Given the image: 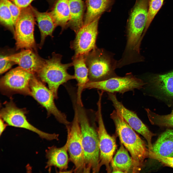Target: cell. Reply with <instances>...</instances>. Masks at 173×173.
Wrapping results in <instances>:
<instances>
[{
    "label": "cell",
    "mask_w": 173,
    "mask_h": 173,
    "mask_svg": "<svg viewBox=\"0 0 173 173\" xmlns=\"http://www.w3.org/2000/svg\"><path fill=\"white\" fill-rule=\"evenodd\" d=\"M31 96L46 110L48 115H52L60 123L67 126L71 123L65 114L59 111L54 101L55 99L52 92L42 82L34 76L30 83Z\"/></svg>",
    "instance_id": "cell-9"
},
{
    "label": "cell",
    "mask_w": 173,
    "mask_h": 173,
    "mask_svg": "<svg viewBox=\"0 0 173 173\" xmlns=\"http://www.w3.org/2000/svg\"><path fill=\"white\" fill-rule=\"evenodd\" d=\"M164 0H149L146 27L143 35L145 33L154 17L162 6Z\"/></svg>",
    "instance_id": "cell-27"
},
{
    "label": "cell",
    "mask_w": 173,
    "mask_h": 173,
    "mask_svg": "<svg viewBox=\"0 0 173 173\" xmlns=\"http://www.w3.org/2000/svg\"><path fill=\"white\" fill-rule=\"evenodd\" d=\"M49 13L56 26L65 28L70 19L68 0H58Z\"/></svg>",
    "instance_id": "cell-22"
},
{
    "label": "cell",
    "mask_w": 173,
    "mask_h": 173,
    "mask_svg": "<svg viewBox=\"0 0 173 173\" xmlns=\"http://www.w3.org/2000/svg\"><path fill=\"white\" fill-rule=\"evenodd\" d=\"M31 7L40 32V47L46 37L52 36L53 33L56 26L49 12H40L35 8Z\"/></svg>",
    "instance_id": "cell-18"
},
{
    "label": "cell",
    "mask_w": 173,
    "mask_h": 173,
    "mask_svg": "<svg viewBox=\"0 0 173 173\" xmlns=\"http://www.w3.org/2000/svg\"><path fill=\"white\" fill-rule=\"evenodd\" d=\"M0 73L2 74L10 69L14 63L8 58V56H0Z\"/></svg>",
    "instance_id": "cell-30"
},
{
    "label": "cell",
    "mask_w": 173,
    "mask_h": 173,
    "mask_svg": "<svg viewBox=\"0 0 173 173\" xmlns=\"http://www.w3.org/2000/svg\"><path fill=\"white\" fill-rule=\"evenodd\" d=\"M70 19L67 25L76 34L84 25V6L82 0H68Z\"/></svg>",
    "instance_id": "cell-23"
},
{
    "label": "cell",
    "mask_w": 173,
    "mask_h": 173,
    "mask_svg": "<svg viewBox=\"0 0 173 173\" xmlns=\"http://www.w3.org/2000/svg\"><path fill=\"white\" fill-rule=\"evenodd\" d=\"M34 75L19 67L12 69L1 79L2 92L9 95L19 93L31 96L30 83Z\"/></svg>",
    "instance_id": "cell-11"
},
{
    "label": "cell",
    "mask_w": 173,
    "mask_h": 173,
    "mask_svg": "<svg viewBox=\"0 0 173 173\" xmlns=\"http://www.w3.org/2000/svg\"><path fill=\"white\" fill-rule=\"evenodd\" d=\"M149 151L162 156L173 157V130H167L161 134Z\"/></svg>",
    "instance_id": "cell-20"
},
{
    "label": "cell",
    "mask_w": 173,
    "mask_h": 173,
    "mask_svg": "<svg viewBox=\"0 0 173 173\" xmlns=\"http://www.w3.org/2000/svg\"><path fill=\"white\" fill-rule=\"evenodd\" d=\"M84 152L83 173H98L99 167L100 151L97 130L90 123L83 106L77 105Z\"/></svg>",
    "instance_id": "cell-2"
},
{
    "label": "cell",
    "mask_w": 173,
    "mask_h": 173,
    "mask_svg": "<svg viewBox=\"0 0 173 173\" xmlns=\"http://www.w3.org/2000/svg\"><path fill=\"white\" fill-rule=\"evenodd\" d=\"M99 17L88 24L84 25L76 33L70 47L74 52V56L86 54L96 47Z\"/></svg>",
    "instance_id": "cell-12"
},
{
    "label": "cell",
    "mask_w": 173,
    "mask_h": 173,
    "mask_svg": "<svg viewBox=\"0 0 173 173\" xmlns=\"http://www.w3.org/2000/svg\"><path fill=\"white\" fill-rule=\"evenodd\" d=\"M0 20L2 25L14 33L15 25L11 13L4 0H0Z\"/></svg>",
    "instance_id": "cell-26"
},
{
    "label": "cell",
    "mask_w": 173,
    "mask_h": 173,
    "mask_svg": "<svg viewBox=\"0 0 173 173\" xmlns=\"http://www.w3.org/2000/svg\"><path fill=\"white\" fill-rule=\"evenodd\" d=\"M98 110L96 112V120L98 124L97 129L100 151L99 164L100 168L105 166L108 173L111 171L110 164L116 148L115 137L111 136L107 132L103 122L101 112V101L97 103Z\"/></svg>",
    "instance_id": "cell-10"
},
{
    "label": "cell",
    "mask_w": 173,
    "mask_h": 173,
    "mask_svg": "<svg viewBox=\"0 0 173 173\" xmlns=\"http://www.w3.org/2000/svg\"><path fill=\"white\" fill-rule=\"evenodd\" d=\"M4 0L11 13L15 25L20 14L21 9L9 0Z\"/></svg>",
    "instance_id": "cell-29"
},
{
    "label": "cell",
    "mask_w": 173,
    "mask_h": 173,
    "mask_svg": "<svg viewBox=\"0 0 173 173\" xmlns=\"http://www.w3.org/2000/svg\"><path fill=\"white\" fill-rule=\"evenodd\" d=\"M62 58L61 55L54 53L51 58L44 60L42 67L37 74L41 81L47 84L56 99L58 98L59 86L70 80L75 79L74 75L67 72L73 66L72 62L63 64L61 62Z\"/></svg>",
    "instance_id": "cell-3"
},
{
    "label": "cell",
    "mask_w": 173,
    "mask_h": 173,
    "mask_svg": "<svg viewBox=\"0 0 173 173\" xmlns=\"http://www.w3.org/2000/svg\"><path fill=\"white\" fill-rule=\"evenodd\" d=\"M124 146L121 142L119 149L111 161L112 173H132V159Z\"/></svg>",
    "instance_id": "cell-19"
},
{
    "label": "cell",
    "mask_w": 173,
    "mask_h": 173,
    "mask_svg": "<svg viewBox=\"0 0 173 173\" xmlns=\"http://www.w3.org/2000/svg\"><path fill=\"white\" fill-rule=\"evenodd\" d=\"M5 106L1 110L0 117L9 125L26 129L41 137L44 132L37 128L27 120L25 111L18 108L12 100L6 103Z\"/></svg>",
    "instance_id": "cell-14"
},
{
    "label": "cell",
    "mask_w": 173,
    "mask_h": 173,
    "mask_svg": "<svg viewBox=\"0 0 173 173\" xmlns=\"http://www.w3.org/2000/svg\"><path fill=\"white\" fill-rule=\"evenodd\" d=\"M4 121L0 118V135H1L5 129L6 125L4 123Z\"/></svg>",
    "instance_id": "cell-32"
},
{
    "label": "cell",
    "mask_w": 173,
    "mask_h": 173,
    "mask_svg": "<svg viewBox=\"0 0 173 173\" xmlns=\"http://www.w3.org/2000/svg\"><path fill=\"white\" fill-rule=\"evenodd\" d=\"M149 120L151 124L160 126L173 128V111L169 114L160 115L146 109Z\"/></svg>",
    "instance_id": "cell-25"
},
{
    "label": "cell",
    "mask_w": 173,
    "mask_h": 173,
    "mask_svg": "<svg viewBox=\"0 0 173 173\" xmlns=\"http://www.w3.org/2000/svg\"><path fill=\"white\" fill-rule=\"evenodd\" d=\"M74 115L73 120L70 125L66 126L67 139L68 140V151L69 155V160L74 165V172L83 173L84 154L76 105L74 106Z\"/></svg>",
    "instance_id": "cell-5"
},
{
    "label": "cell",
    "mask_w": 173,
    "mask_h": 173,
    "mask_svg": "<svg viewBox=\"0 0 173 173\" xmlns=\"http://www.w3.org/2000/svg\"><path fill=\"white\" fill-rule=\"evenodd\" d=\"M110 0H87V11L84 25L100 17L105 10Z\"/></svg>",
    "instance_id": "cell-24"
},
{
    "label": "cell",
    "mask_w": 173,
    "mask_h": 173,
    "mask_svg": "<svg viewBox=\"0 0 173 173\" xmlns=\"http://www.w3.org/2000/svg\"><path fill=\"white\" fill-rule=\"evenodd\" d=\"M72 59L74 70V75L77 81L78 86L76 103L79 105L83 106L81 94L86 85L89 81L88 69L84 55L73 56Z\"/></svg>",
    "instance_id": "cell-17"
},
{
    "label": "cell",
    "mask_w": 173,
    "mask_h": 173,
    "mask_svg": "<svg viewBox=\"0 0 173 173\" xmlns=\"http://www.w3.org/2000/svg\"><path fill=\"white\" fill-rule=\"evenodd\" d=\"M34 0H11L13 3L22 9L29 6Z\"/></svg>",
    "instance_id": "cell-31"
},
{
    "label": "cell",
    "mask_w": 173,
    "mask_h": 173,
    "mask_svg": "<svg viewBox=\"0 0 173 173\" xmlns=\"http://www.w3.org/2000/svg\"><path fill=\"white\" fill-rule=\"evenodd\" d=\"M68 140L67 139L65 144L62 147L58 148L52 146L48 148L46 151V156L48 160L46 168L50 170L54 167L57 168L59 173H68L67 169L69 158L68 155Z\"/></svg>",
    "instance_id": "cell-16"
},
{
    "label": "cell",
    "mask_w": 173,
    "mask_h": 173,
    "mask_svg": "<svg viewBox=\"0 0 173 173\" xmlns=\"http://www.w3.org/2000/svg\"><path fill=\"white\" fill-rule=\"evenodd\" d=\"M8 57L10 60L19 67L34 75L39 71L44 61V60L30 49L23 50Z\"/></svg>",
    "instance_id": "cell-15"
},
{
    "label": "cell",
    "mask_w": 173,
    "mask_h": 173,
    "mask_svg": "<svg viewBox=\"0 0 173 173\" xmlns=\"http://www.w3.org/2000/svg\"><path fill=\"white\" fill-rule=\"evenodd\" d=\"M35 18L31 6L22 9L15 25L14 34L17 50L35 48L34 36Z\"/></svg>",
    "instance_id": "cell-6"
},
{
    "label": "cell",
    "mask_w": 173,
    "mask_h": 173,
    "mask_svg": "<svg viewBox=\"0 0 173 173\" xmlns=\"http://www.w3.org/2000/svg\"><path fill=\"white\" fill-rule=\"evenodd\" d=\"M149 81L164 95L173 98V70L165 74L153 75L150 77Z\"/></svg>",
    "instance_id": "cell-21"
},
{
    "label": "cell",
    "mask_w": 173,
    "mask_h": 173,
    "mask_svg": "<svg viewBox=\"0 0 173 173\" xmlns=\"http://www.w3.org/2000/svg\"><path fill=\"white\" fill-rule=\"evenodd\" d=\"M148 158L158 161L165 166L173 168V157L164 156L149 151Z\"/></svg>",
    "instance_id": "cell-28"
},
{
    "label": "cell",
    "mask_w": 173,
    "mask_h": 173,
    "mask_svg": "<svg viewBox=\"0 0 173 173\" xmlns=\"http://www.w3.org/2000/svg\"><path fill=\"white\" fill-rule=\"evenodd\" d=\"M121 142L130 153L133 162L132 173H138L148 157L149 150L145 142L115 110L110 115Z\"/></svg>",
    "instance_id": "cell-1"
},
{
    "label": "cell",
    "mask_w": 173,
    "mask_h": 173,
    "mask_svg": "<svg viewBox=\"0 0 173 173\" xmlns=\"http://www.w3.org/2000/svg\"><path fill=\"white\" fill-rule=\"evenodd\" d=\"M146 84L141 79L129 74L124 77L117 76L102 81H89L86 85L84 89H96L107 93L123 94L135 89L142 88Z\"/></svg>",
    "instance_id": "cell-7"
},
{
    "label": "cell",
    "mask_w": 173,
    "mask_h": 173,
    "mask_svg": "<svg viewBox=\"0 0 173 173\" xmlns=\"http://www.w3.org/2000/svg\"><path fill=\"white\" fill-rule=\"evenodd\" d=\"M149 0H137L129 22L126 50L139 52L147 18Z\"/></svg>",
    "instance_id": "cell-4"
},
{
    "label": "cell",
    "mask_w": 173,
    "mask_h": 173,
    "mask_svg": "<svg viewBox=\"0 0 173 173\" xmlns=\"http://www.w3.org/2000/svg\"><path fill=\"white\" fill-rule=\"evenodd\" d=\"M84 56L89 81H102L117 76L110 59L102 50L96 47Z\"/></svg>",
    "instance_id": "cell-8"
},
{
    "label": "cell",
    "mask_w": 173,
    "mask_h": 173,
    "mask_svg": "<svg viewBox=\"0 0 173 173\" xmlns=\"http://www.w3.org/2000/svg\"><path fill=\"white\" fill-rule=\"evenodd\" d=\"M108 99L112 102L115 110L122 116L129 125L134 130L142 135L148 143L149 150L152 148V137L156 135L151 132L139 118L136 113L125 107L117 99L115 93H107Z\"/></svg>",
    "instance_id": "cell-13"
}]
</instances>
